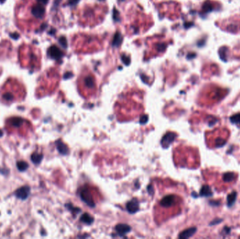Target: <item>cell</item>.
I'll use <instances>...</instances> for the list:
<instances>
[{
  "instance_id": "obj_1",
  "label": "cell",
  "mask_w": 240,
  "mask_h": 239,
  "mask_svg": "<svg viewBox=\"0 0 240 239\" xmlns=\"http://www.w3.org/2000/svg\"><path fill=\"white\" fill-rule=\"evenodd\" d=\"M30 194V187L28 185L18 188L15 192V196L21 200H26Z\"/></svg>"
},
{
  "instance_id": "obj_2",
  "label": "cell",
  "mask_w": 240,
  "mask_h": 239,
  "mask_svg": "<svg viewBox=\"0 0 240 239\" xmlns=\"http://www.w3.org/2000/svg\"><path fill=\"white\" fill-rule=\"evenodd\" d=\"M47 53L50 58L56 60H60L62 57V56H63V53L60 51L59 48L55 45L51 46V47L49 48Z\"/></svg>"
},
{
  "instance_id": "obj_3",
  "label": "cell",
  "mask_w": 240,
  "mask_h": 239,
  "mask_svg": "<svg viewBox=\"0 0 240 239\" xmlns=\"http://www.w3.org/2000/svg\"><path fill=\"white\" fill-rule=\"evenodd\" d=\"M177 135L173 132H168L164 135L161 140V144L164 148H168L176 139Z\"/></svg>"
},
{
  "instance_id": "obj_4",
  "label": "cell",
  "mask_w": 240,
  "mask_h": 239,
  "mask_svg": "<svg viewBox=\"0 0 240 239\" xmlns=\"http://www.w3.org/2000/svg\"><path fill=\"white\" fill-rule=\"evenodd\" d=\"M80 197L82 198V200L84 201V203H86L90 207H94L95 203L93 202L92 196H91V193L89 192L88 189H83L81 192Z\"/></svg>"
},
{
  "instance_id": "obj_5",
  "label": "cell",
  "mask_w": 240,
  "mask_h": 239,
  "mask_svg": "<svg viewBox=\"0 0 240 239\" xmlns=\"http://www.w3.org/2000/svg\"><path fill=\"white\" fill-rule=\"evenodd\" d=\"M127 211L129 212V213L133 214L135 213L136 212L138 211L139 210V202L137 199H133V200H131L130 201H129L128 203H126V205Z\"/></svg>"
},
{
  "instance_id": "obj_6",
  "label": "cell",
  "mask_w": 240,
  "mask_h": 239,
  "mask_svg": "<svg viewBox=\"0 0 240 239\" xmlns=\"http://www.w3.org/2000/svg\"><path fill=\"white\" fill-rule=\"evenodd\" d=\"M131 226L126 224H119L115 226V231L120 236H124L127 233L131 231Z\"/></svg>"
},
{
  "instance_id": "obj_7",
  "label": "cell",
  "mask_w": 240,
  "mask_h": 239,
  "mask_svg": "<svg viewBox=\"0 0 240 239\" xmlns=\"http://www.w3.org/2000/svg\"><path fill=\"white\" fill-rule=\"evenodd\" d=\"M32 15L37 18H42L45 14V9L42 5H37L32 7Z\"/></svg>"
},
{
  "instance_id": "obj_8",
  "label": "cell",
  "mask_w": 240,
  "mask_h": 239,
  "mask_svg": "<svg viewBox=\"0 0 240 239\" xmlns=\"http://www.w3.org/2000/svg\"><path fill=\"white\" fill-rule=\"evenodd\" d=\"M176 201V196L174 195H168L164 197L160 201V205L163 207H170L174 205V203Z\"/></svg>"
},
{
  "instance_id": "obj_9",
  "label": "cell",
  "mask_w": 240,
  "mask_h": 239,
  "mask_svg": "<svg viewBox=\"0 0 240 239\" xmlns=\"http://www.w3.org/2000/svg\"><path fill=\"white\" fill-rule=\"evenodd\" d=\"M56 148L58 151V152L62 155H67L69 154V149L68 146L64 143L63 142H62V140H58L56 142Z\"/></svg>"
},
{
  "instance_id": "obj_10",
  "label": "cell",
  "mask_w": 240,
  "mask_h": 239,
  "mask_svg": "<svg viewBox=\"0 0 240 239\" xmlns=\"http://www.w3.org/2000/svg\"><path fill=\"white\" fill-rule=\"evenodd\" d=\"M197 228L196 227H190L189 228H187L182 231L179 235V238H182V239H185V238H188L190 237L193 236L194 234L197 232Z\"/></svg>"
},
{
  "instance_id": "obj_11",
  "label": "cell",
  "mask_w": 240,
  "mask_h": 239,
  "mask_svg": "<svg viewBox=\"0 0 240 239\" xmlns=\"http://www.w3.org/2000/svg\"><path fill=\"white\" fill-rule=\"evenodd\" d=\"M199 195L201 196H204V197H209L212 196L213 192L209 186L204 185L202 186L201 189H200Z\"/></svg>"
},
{
  "instance_id": "obj_12",
  "label": "cell",
  "mask_w": 240,
  "mask_h": 239,
  "mask_svg": "<svg viewBox=\"0 0 240 239\" xmlns=\"http://www.w3.org/2000/svg\"><path fill=\"white\" fill-rule=\"evenodd\" d=\"M23 119L20 118V117H12V118L9 119V123L11 126L18 128L23 125Z\"/></svg>"
},
{
  "instance_id": "obj_13",
  "label": "cell",
  "mask_w": 240,
  "mask_h": 239,
  "mask_svg": "<svg viewBox=\"0 0 240 239\" xmlns=\"http://www.w3.org/2000/svg\"><path fill=\"white\" fill-rule=\"evenodd\" d=\"M31 161L33 163H35V165H38L41 162L42 159L44 158L43 154H39V153L35 152L31 155Z\"/></svg>"
},
{
  "instance_id": "obj_14",
  "label": "cell",
  "mask_w": 240,
  "mask_h": 239,
  "mask_svg": "<svg viewBox=\"0 0 240 239\" xmlns=\"http://www.w3.org/2000/svg\"><path fill=\"white\" fill-rule=\"evenodd\" d=\"M123 37L121 35L120 32H116L114 35L113 41H112V46L114 47H119L120 46L122 42Z\"/></svg>"
},
{
  "instance_id": "obj_15",
  "label": "cell",
  "mask_w": 240,
  "mask_h": 239,
  "mask_svg": "<svg viewBox=\"0 0 240 239\" xmlns=\"http://www.w3.org/2000/svg\"><path fill=\"white\" fill-rule=\"evenodd\" d=\"M237 194L236 192H232L230 194H228V196L227 197V203L228 207H232L234 205V203H235L236 198H237Z\"/></svg>"
},
{
  "instance_id": "obj_16",
  "label": "cell",
  "mask_w": 240,
  "mask_h": 239,
  "mask_svg": "<svg viewBox=\"0 0 240 239\" xmlns=\"http://www.w3.org/2000/svg\"><path fill=\"white\" fill-rule=\"evenodd\" d=\"M80 220L82 222H84V223L87 224H91L93 223L94 219H93V217H92V216H91V215H89V213H84V214H83L82 216H81Z\"/></svg>"
},
{
  "instance_id": "obj_17",
  "label": "cell",
  "mask_w": 240,
  "mask_h": 239,
  "mask_svg": "<svg viewBox=\"0 0 240 239\" xmlns=\"http://www.w3.org/2000/svg\"><path fill=\"white\" fill-rule=\"evenodd\" d=\"M16 165H17V168L18 169V171L20 172L26 171L28 168V163L24 161H18Z\"/></svg>"
},
{
  "instance_id": "obj_18",
  "label": "cell",
  "mask_w": 240,
  "mask_h": 239,
  "mask_svg": "<svg viewBox=\"0 0 240 239\" xmlns=\"http://www.w3.org/2000/svg\"><path fill=\"white\" fill-rule=\"evenodd\" d=\"M235 174L234 173H232V172H227V173H224V175L223 176V180L225 182H232V180L235 179Z\"/></svg>"
},
{
  "instance_id": "obj_19",
  "label": "cell",
  "mask_w": 240,
  "mask_h": 239,
  "mask_svg": "<svg viewBox=\"0 0 240 239\" xmlns=\"http://www.w3.org/2000/svg\"><path fill=\"white\" fill-rule=\"evenodd\" d=\"M84 83H85V85H86L88 88H90V89L94 87V85H95L94 79H93V77H91V76H89L85 78Z\"/></svg>"
},
{
  "instance_id": "obj_20",
  "label": "cell",
  "mask_w": 240,
  "mask_h": 239,
  "mask_svg": "<svg viewBox=\"0 0 240 239\" xmlns=\"http://www.w3.org/2000/svg\"><path fill=\"white\" fill-rule=\"evenodd\" d=\"M229 120H230L231 123H234V124L239 125L240 124V113H237V114L232 115V116L229 118Z\"/></svg>"
},
{
  "instance_id": "obj_21",
  "label": "cell",
  "mask_w": 240,
  "mask_h": 239,
  "mask_svg": "<svg viewBox=\"0 0 240 239\" xmlns=\"http://www.w3.org/2000/svg\"><path fill=\"white\" fill-rule=\"evenodd\" d=\"M212 9L213 7L210 2L206 1V2H204L203 5V7H202V10H203L204 13H209Z\"/></svg>"
},
{
  "instance_id": "obj_22",
  "label": "cell",
  "mask_w": 240,
  "mask_h": 239,
  "mask_svg": "<svg viewBox=\"0 0 240 239\" xmlns=\"http://www.w3.org/2000/svg\"><path fill=\"white\" fill-rule=\"evenodd\" d=\"M58 42H59L60 45H61V47L65 48V49H66L67 47H68V41H67L65 37L64 36L60 37L59 39H58Z\"/></svg>"
},
{
  "instance_id": "obj_23",
  "label": "cell",
  "mask_w": 240,
  "mask_h": 239,
  "mask_svg": "<svg viewBox=\"0 0 240 239\" xmlns=\"http://www.w3.org/2000/svg\"><path fill=\"white\" fill-rule=\"evenodd\" d=\"M226 143V141L221 138H217L216 140V147H222Z\"/></svg>"
},
{
  "instance_id": "obj_24",
  "label": "cell",
  "mask_w": 240,
  "mask_h": 239,
  "mask_svg": "<svg viewBox=\"0 0 240 239\" xmlns=\"http://www.w3.org/2000/svg\"><path fill=\"white\" fill-rule=\"evenodd\" d=\"M3 98L7 101H12L14 100V96L11 93H7L3 95Z\"/></svg>"
},
{
  "instance_id": "obj_25",
  "label": "cell",
  "mask_w": 240,
  "mask_h": 239,
  "mask_svg": "<svg viewBox=\"0 0 240 239\" xmlns=\"http://www.w3.org/2000/svg\"><path fill=\"white\" fill-rule=\"evenodd\" d=\"M113 19L116 22L120 21V13H119L118 10L115 9V8H114L113 9Z\"/></svg>"
},
{
  "instance_id": "obj_26",
  "label": "cell",
  "mask_w": 240,
  "mask_h": 239,
  "mask_svg": "<svg viewBox=\"0 0 240 239\" xmlns=\"http://www.w3.org/2000/svg\"><path fill=\"white\" fill-rule=\"evenodd\" d=\"M122 62H124L125 65H129L131 62L130 58H129V56H126L125 55L122 56Z\"/></svg>"
},
{
  "instance_id": "obj_27",
  "label": "cell",
  "mask_w": 240,
  "mask_h": 239,
  "mask_svg": "<svg viewBox=\"0 0 240 239\" xmlns=\"http://www.w3.org/2000/svg\"><path fill=\"white\" fill-rule=\"evenodd\" d=\"M166 45L165 44H164V43L159 44H157V46H156V49H157L158 51H164V50H165V49H166Z\"/></svg>"
},
{
  "instance_id": "obj_28",
  "label": "cell",
  "mask_w": 240,
  "mask_h": 239,
  "mask_svg": "<svg viewBox=\"0 0 240 239\" xmlns=\"http://www.w3.org/2000/svg\"><path fill=\"white\" fill-rule=\"evenodd\" d=\"M148 121V116L147 115H144V116H142L140 119V123L141 124H145Z\"/></svg>"
},
{
  "instance_id": "obj_29",
  "label": "cell",
  "mask_w": 240,
  "mask_h": 239,
  "mask_svg": "<svg viewBox=\"0 0 240 239\" xmlns=\"http://www.w3.org/2000/svg\"><path fill=\"white\" fill-rule=\"evenodd\" d=\"M10 37H11L13 39H14V40H17V39H19L20 35L19 34H18V33L14 32L12 33V34H10Z\"/></svg>"
},
{
  "instance_id": "obj_30",
  "label": "cell",
  "mask_w": 240,
  "mask_h": 239,
  "mask_svg": "<svg viewBox=\"0 0 240 239\" xmlns=\"http://www.w3.org/2000/svg\"><path fill=\"white\" fill-rule=\"evenodd\" d=\"M223 221V219H214V220H213V221H211V223H210V225H216V224H219V223H220L221 222Z\"/></svg>"
},
{
  "instance_id": "obj_31",
  "label": "cell",
  "mask_w": 240,
  "mask_h": 239,
  "mask_svg": "<svg viewBox=\"0 0 240 239\" xmlns=\"http://www.w3.org/2000/svg\"><path fill=\"white\" fill-rule=\"evenodd\" d=\"M79 0H69L68 1V5L71 6V7H73V6L76 5L77 3L79 2Z\"/></svg>"
},
{
  "instance_id": "obj_32",
  "label": "cell",
  "mask_w": 240,
  "mask_h": 239,
  "mask_svg": "<svg viewBox=\"0 0 240 239\" xmlns=\"http://www.w3.org/2000/svg\"><path fill=\"white\" fill-rule=\"evenodd\" d=\"M147 192L150 195H152V194H153L154 189H153V188H152V185H149L147 186Z\"/></svg>"
},
{
  "instance_id": "obj_33",
  "label": "cell",
  "mask_w": 240,
  "mask_h": 239,
  "mask_svg": "<svg viewBox=\"0 0 240 239\" xmlns=\"http://www.w3.org/2000/svg\"><path fill=\"white\" fill-rule=\"evenodd\" d=\"M72 77V74L71 72H67V73H65V75H64V79H69V78H70V77Z\"/></svg>"
},
{
  "instance_id": "obj_34",
  "label": "cell",
  "mask_w": 240,
  "mask_h": 239,
  "mask_svg": "<svg viewBox=\"0 0 240 239\" xmlns=\"http://www.w3.org/2000/svg\"><path fill=\"white\" fill-rule=\"evenodd\" d=\"M209 203L210 205H214V206H218L219 204H220V203L218 201H210Z\"/></svg>"
},
{
  "instance_id": "obj_35",
  "label": "cell",
  "mask_w": 240,
  "mask_h": 239,
  "mask_svg": "<svg viewBox=\"0 0 240 239\" xmlns=\"http://www.w3.org/2000/svg\"><path fill=\"white\" fill-rule=\"evenodd\" d=\"M37 1H38L39 3L42 4V5H47L48 2H49V0H37Z\"/></svg>"
},
{
  "instance_id": "obj_36",
  "label": "cell",
  "mask_w": 240,
  "mask_h": 239,
  "mask_svg": "<svg viewBox=\"0 0 240 239\" xmlns=\"http://www.w3.org/2000/svg\"><path fill=\"white\" fill-rule=\"evenodd\" d=\"M223 230H225V234H228L229 233V231H230V228H229V227H227V226H225V227L224 228V229Z\"/></svg>"
},
{
  "instance_id": "obj_37",
  "label": "cell",
  "mask_w": 240,
  "mask_h": 239,
  "mask_svg": "<svg viewBox=\"0 0 240 239\" xmlns=\"http://www.w3.org/2000/svg\"><path fill=\"white\" fill-rule=\"evenodd\" d=\"M2 135H3V132L0 130V137H2Z\"/></svg>"
},
{
  "instance_id": "obj_38",
  "label": "cell",
  "mask_w": 240,
  "mask_h": 239,
  "mask_svg": "<svg viewBox=\"0 0 240 239\" xmlns=\"http://www.w3.org/2000/svg\"><path fill=\"white\" fill-rule=\"evenodd\" d=\"M5 1H6V0H0V3H1V4L5 3Z\"/></svg>"
},
{
  "instance_id": "obj_39",
  "label": "cell",
  "mask_w": 240,
  "mask_h": 239,
  "mask_svg": "<svg viewBox=\"0 0 240 239\" xmlns=\"http://www.w3.org/2000/svg\"><path fill=\"white\" fill-rule=\"evenodd\" d=\"M100 1H103V0H100ZM103 1H104V0H103Z\"/></svg>"
}]
</instances>
